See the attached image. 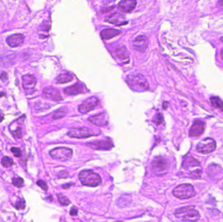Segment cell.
Here are the masks:
<instances>
[{"instance_id":"1","label":"cell","mask_w":223,"mask_h":222,"mask_svg":"<svg viewBox=\"0 0 223 222\" xmlns=\"http://www.w3.org/2000/svg\"><path fill=\"white\" fill-rule=\"evenodd\" d=\"M182 168L192 179L199 178L202 174L200 163L191 155H187L183 159Z\"/></svg>"},{"instance_id":"2","label":"cell","mask_w":223,"mask_h":222,"mask_svg":"<svg viewBox=\"0 0 223 222\" xmlns=\"http://www.w3.org/2000/svg\"><path fill=\"white\" fill-rule=\"evenodd\" d=\"M175 216L183 222H196L200 218L199 212L192 206H185L177 209Z\"/></svg>"},{"instance_id":"3","label":"cell","mask_w":223,"mask_h":222,"mask_svg":"<svg viewBox=\"0 0 223 222\" xmlns=\"http://www.w3.org/2000/svg\"><path fill=\"white\" fill-rule=\"evenodd\" d=\"M78 178L82 185L95 187L101 184L102 180L99 174L92 170H83L78 175Z\"/></svg>"},{"instance_id":"4","label":"cell","mask_w":223,"mask_h":222,"mask_svg":"<svg viewBox=\"0 0 223 222\" xmlns=\"http://www.w3.org/2000/svg\"><path fill=\"white\" fill-rule=\"evenodd\" d=\"M127 82L131 88L137 91H144L149 89V83L146 78L140 74L130 76L127 79Z\"/></svg>"},{"instance_id":"5","label":"cell","mask_w":223,"mask_h":222,"mask_svg":"<svg viewBox=\"0 0 223 222\" xmlns=\"http://www.w3.org/2000/svg\"><path fill=\"white\" fill-rule=\"evenodd\" d=\"M174 196L180 199H190L195 196L196 191L194 187L189 184H182L177 186L172 191Z\"/></svg>"},{"instance_id":"6","label":"cell","mask_w":223,"mask_h":222,"mask_svg":"<svg viewBox=\"0 0 223 222\" xmlns=\"http://www.w3.org/2000/svg\"><path fill=\"white\" fill-rule=\"evenodd\" d=\"M73 150L67 147H58L52 149L50 152V157L56 160L66 162L73 157Z\"/></svg>"},{"instance_id":"7","label":"cell","mask_w":223,"mask_h":222,"mask_svg":"<svg viewBox=\"0 0 223 222\" xmlns=\"http://www.w3.org/2000/svg\"><path fill=\"white\" fill-rule=\"evenodd\" d=\"M97 134H95L91 129L86 127L72 128L67 133L69 137L77 139L87 138L91 136H95Z\"/></svg>"},{"instance_id":"8","label":"cell","mask_w":223,"mask_h":222,"mask_svg":"<svg viewBox=\"0 0 223 222\" xmlns=\"http://www.w3.org/2000/svg\"><path fill=\"white\" fill-rule=\"evenodd\" d=\"M216 146L217 144L215 140L211 137H206L198 143L197 150L198 152L206 154L215 151Z\"/></svg>"},{"instance_id":"9","label":"cell","mask_w":223,"mask_h":222,"mask_svg":"<svg viewBox=\"0 0 223 222\" xmlns=\"http://www.w3.org/2000/svg\"><path fill=\"white\" fill-rule=\"evenodd\" d=\"M153 169L157 174H164L168 169V162L162 157H157L152 162Z\"/></svg>"},{"instance_id":"10","label":"cell","mask_w":223,"mask_h":222,"mask_svg":"<svg viewBox=\"0 0 223 222\" xmlns=\"http://www.w3.org/2000/svg\"><path fill=\"white\" fill-rule=\"evenodd\" d=\"M99 104V100L97 97H92L88 98L84 101L78 107V111L81 113H87L91 112Z\"/></svg>"},{"instance_id":"11","label":"cell","mask_w":223,"mask_h":222,"mask_svg":"<svg viewBox=\"0 0 223 222\" xmlns=\"http://www.w3.org/2000/svg\"><path fill=\"white\" fill-rule=\"evenodd\" d=\"M206 123L200 119L195 120L189 130V136L191 137H200L203 134Z\"/></svg>"},{"instance_id":"12","label":"cell","mask_w":223,"mask_h":222,"mask_svg":"<svg viewBox=\"0 0 223 222\" xmlns=\"http://www.w3.org/2000/svg\"><path fill=\"white\" fill-rule=\"evenodd\" d=\"M87 145L97 150H110L113 147L111 140H99L87 143Z\"/></svg>"},{"instance_id":"13","label":"cell","mask_w":223,"mask_h":222,"mask_svg":"<svg viewBox=\"0 0 223 222\" xmlns=\"http://www.w3.org/2000/svg\"><path fill=\"white\" fill-rule=\"evenodd\" d=\"M44 97L54 101H60L62 100V97L58 89L53 88H46L43 90Z\"/></svg>"},{"instance_id":"14","label":"cell","mask_w":223,"mask_h":222,"mask_svg":"<svg viewBox=\"0 0 223 222\" xmlns=\"http://www.w3.org/2000/svg\"><path fill=\"white\" fill-rule=\"evenodd\" d=\"M88 120L92 124L99 126V127H105V126H107L108 123V117L106 113H99L96 115L92 116L89 117Z\"/></svg>"},{"instance_id":"15","label":"cell","mask_w":223,"mask_h":222,"mask_svg":"<svg viewBox=\"0 0 223 222\" xmlns=\"http://www.w3.org/2000/svg\"><path fill=\"white\" fill-rule=\"evenodd\" d=\"M86 88L83 84L78 83L74 85L66 88L64 89V93L67 95H76L81 93H85L86 92Z\"/></svg>"},{"instance_id":"16","label":"cell","mask_w":223,"mask_h":222,"mask_svg":"<svg viewBox=\"0 0 223 222\" xmlns=\"http://www.w3.org/2000/svg\"><path fill=\"white\" fill-rule=\"evenodd\" d=\"M35 84V78L32 75L26 74L22 76V86L26 92H30L31 90H34Z\"/></svg>"},{"instance_id":"17","label":"cell","mask_w":223,"mask_h":222,"mask_svg":"<svg viewBox=\"0 0 223 222\" xmlns=\"http://www.w3.org/2000/svg\"><path fill=\"white\" fill-rule=\"evenodd\" d=\"M106 21L107 22L117 26L125 25L127 23V21L126 20L125 17L123 14L119 13H115L110 14L106 19Z\"/></svg>"},{"instance_id":"18","label":"cell","mask_w":223,"mask_h":222,"mask_svg":"<svg viewBox=\"0 0 223 222\" xmlns=\"http://www.w3.org/2000/svg\"><path fill=\"white\" fill-rule=\"evenodd\" d=\"M24 39V37L22 34L17 33L9 36V37L6 38V42H7V44L9 46L12 48H15L20 46V44H22Z\"/></svg>"},{"instance_id":"19","label":"cell","mask_w":223,"mask_h":222,"mask_svg":"<svg viewBox=\"0 0 223 222\" xmlns=\"http://www.w3.org/2000/svg\"><path fill=\"white\" fill-rule=\"evenodd\" d=\"M148 45V40L144 36H139L134 40L133 46L134 48L139 52H143L145 51Z\"/></svg>"},{"instance_id":"20","label":"cell","mask_w":223,"mask_h":222,"mask_svg":"<svg viewBox=\"0 0 223 222\" xmlns=\"http://www.w3.org/2000/svg\"><path fill=\"white\" fill-rule=\"evenodd\" d=\"M137 5V1L133 0L122 1L118 4V9L123 13H129L134 9Z\"/></svg>"},{"instance_id":"21","label":"cell","mask_w":223,"mask_h":222,"mask_svg":"<svg viewBox=\"0 0 223 222\" xmlns=\"http://www.w3.org/2000/svg\"><path fill=\"white\" fill-rule=\"evenodd\" d=\"M121 33V31L119 30H117L115 29H103L101 33V35L102 38L104 40H108L110 38L116 37L117 35Z\"/></svg>"},{"instance_id":"22","label":"cell","mask_w":223,"mask_h":222,"mask_svg":"<svg viewBox=\"0 0 223 222\" xmlns=\"http://www.w3.org/2000/svg\"><path fill=\"white\" fill-rule=\"evenodd\" d=\"M117 58L122 60H125L129 58V53L128 50L125 46L117 48L116 51Z\"/></svg>"},{"instance_id":"23","label":"cell","mask_w":223,"mask_h":222,"mask_svg":"<svg viewBox=\"0 0 223 222\" xmlns=\"http://www.w3.org/2000/svg\"><path fill=\"white\" fill-rule=\"evenodd\" d=\"M73 80V77L71 74L63 73L59 75L56 78V82L58 83H65L71 82Z\"/></svg>"},{"instance_id":"24","label":"cell","mask_w":223,"mask_h":222,"mask_svg":"<svg viewBox=\"0 0 223 222\" xmlns=\"http://www.w3.org/2000/svg\"><path fill=\"white\" fill-rule=\"evenodd\" d=\"M211 102L214 107L219 109L223 112V102L219 98L216 97H211Z\"/></svg>"},{"instance_id":"25","label":"cell","mask_w":223,"mask_h":222,"mask_svg":"<svg viewBox=\"0 0 223 222\" xmlns=\"http://www.w3.org/2000/svg\"><path fill=\"white\" fill-rule=\"evenodd\" d=\"M1 163L2 166L5 167H9L13 165V159L8 157H4L1 159Z\"/></svg>"},{"instance_id":"26","label":"cell","mask_w":223,"mask_h":222,"mask_svg":"<svg viewBox=\"0 0 223 222\" xmlns=\"http://www.w3.org/2000/svg\"><path fill=\"white\" fill-rule=\"evenodd\" d=\"M58 199L59 201V203L63 206H68L70 204V201L69 200L67 197L63 196L62 194H58Z\"/></svg>"},{"instance_id":"27","label":"cell","mask_w":223,"mask_h":222,"mask_svg":"<svg viewBox=\"0 0 223 222\" xmlns=\"http://www.w3.org/2000/svg\"><path fill=\"white\" fill-rule=\"evenodd\" d=\"M12 183H13V184L14 186L17 188H22L24 186V180L22 178L17 177L13 179V180H12Z\"/></svg>"},{"instance_id":"28","label":"cell","mask_w":223,"mask_h":222,"mask_svg":"<svg viewBox=\"0 0 223 222\" xmlns=\"http://www.w3.org/2000/svg\"><path fill=\"white\" fill-rule=\"evenodd\" d=\"M37 184L42 189V190H43L45 191H46L48 190V189H49V187H48V185L44 181H42V180H39V181L37 182Z\"/></svg>"},{"instance_id":"29","label":"cell","mask_w":223,"mask_h":222,"mask_svg":"<svg viewBox=\"0 0 223 222\" xmlns=\"http://www.w3.org/2000/svg\"><path fill=\"white\" fill-rule=\"evenodd\" d=\"M65 116V112L63 110H58L53 115V119H58L62 118L63 117Z\"/></svg>"},{"instance_id":"30","label":"cell","mask_w":223,"mask_h":222,"mask_svg":"<svg viewBox=\"0 0 223 222\" xmlns=\"http://www.w3.org/2000/svg\"><path fill=\"white\" fill-rule=\"evenodd\" d=\"M11 151L15 157H20L21 156V154H22L20 149L19 148L12 147Z\"/></svg>"},{"instance_id":"31","label":"cell","mask_w":223,"mask_h":222,"mask_svg":"<svg viewBox=\"0 0 223 222\" xmlns=\"http://www.w3.org/2000/svg\"><path fill=\"white\" fill-rule=\"evenodd\" d=\"M15 207L17 209H24L25 208V202L24 200L19 201L15 205Z\"/></svg>"},{"instance_id":"32","label":"cell","mask_w":223,"mask_h":222,"mask_svg":"<svg viewBox=\"0 0 223 222\" xmlns=\"http://www.w3.org/2000/svg\"><path fill=\"white\" fill-rule=\"evenodd\" d=\"M14 136L16 138H20L22 136V131H21L20 128H18L17 130L13 133Z\"/></svg>"},{"instance_id":"33","label":"cell","mask_w":223,"mask_h":222,"mask_svg":"<svg viewBox=\"0 0 223 222\" xmlns=\"http://www.w3.org/2000/svg\"><path fill=\"white\" fill-rule=\"evenodd\" d=\"M8 78V75L6 73H3L1 75H0V79L3 81L7 80Z\"/></svg>"},{"instance_id":"34","label":"cell","mask_w":223,"mask_h":222,"mask_svg":"<svg viewBox=\"0 0 223 222\" xmlns=\"http://www.w3.org/2000/svg\"><path fill=\"white\" fill-rule=\"evenodd\" d=\"M156 120H157V124L161 123L162 121V117L161 115V114H157V115Z\"/></svg>"},{"instance_id":"35","label":"cell","mask_w":223,"mask_h":222,"mask_svg":"<svg viewBox=\"0 0 223 222\" xmlns=\"http://www.w3.org/2000/svg\"><path fill=\"white\" fill-rule=\"evenodd\" d=\"M77 213H78V210L77 208H73L70 211V214L71 216H76L77 214Z\"/></svg>"},{"instance_id":"36","label":"cell","mask_w":223,"mask_h":222,"mask_svg":"<svg viewBox=\"0 0 223 222\" xmlns=\"http://www.w3.org/2000/svg\"><path fill=\"white\" fill-rule=\"evenodd\" d=\"M72 184H64L63 186V188H67V187H69L71 186Z\"/></svg>"},{"instance_id":"37","label":"cell","mask_w":223,"mask_h":222,"mask_svg":"<svg viewBox=\"0 0 223 222\" xmlns=\"http://www.w3.org/2000/svg\"><path fill=\"white\" fill-rule=\"evenodd\" d=\"M219 5L221 6V7H223V1H219Z\"/></svg>"},{"instance_id":"38","label":"cell","mask_w":223,"mask_h":222,"mask_svg":"<svg viewBox=\"0 0 223 222\" xmlns=\"http://www.w3.org/2000/svg\"><path fill=\"white\" fill-rule=\"evenodd\" d=\"M221 59H222V61H223V50H222L221 52Z\"/></svg>"},{"instance_id":"39","label":"cell","mask_w":223,"mask_h":222,"mask_svg":"<svg viewBox=\"0 0 223 222\" xmlns=\"http://www.w3.org/2000/svg\"><path fill=\"white\" fill-rule=\"evenodd\" d=\"M4 119V117H3L1 114H0V122L2 121V120Z\"/></svg>"},{"instance_id":"40","label":"cell","mask_w":223,"mask_h":222,"mask_svg":"<svg viewBox=\"0 0 223 222\" xmlns=\"http://www.w3.org/2000/svg\"><path fill=\"white\" fill-rule=\"evenodd\" d=\"M3 95H5V93H4V92H1V93H0V97H1V96H3Z\"/></svg>"},{"instance_id":"41","label":"cell","mask_w":223,"mask_h":222,"mask_svg":"<svg viewBox=\"0 0 223 222\" xmlns=\"http://www.w3.org/2000/svg\"><path fill=\"white\" fill-rule=\"evenodd\" d=\"M221 41H223V37L221 38Z\"/></svg>"}]
</instances>
